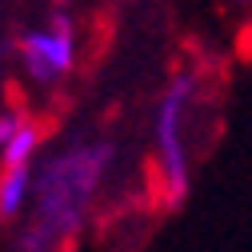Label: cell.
Segmentation results:
<instances>
[{
    "mask_svg": "<svg viewBox=\"0 0 252 252\" xmlns=\"http://www.w3.org/2000/svg\"><path fill=\"white\" fill-rule=\"evenodd\" d=\"M116 140L104 132H68L48 144L32 172V200L12 224V252H72L116 176Z\"/></svg>",
    "mask_w": 252,
    "mask_h": 252,
    "instance_id": "obj_1",
    "label": "cell"
},
{
    "mask_svg": "<svg viewBox=\"0 0 252 252\" xmlns=\"http://www.w3.org/2000/svg\"><path fill=\"white\" fill-rule=\"evenodd\" d=\"M204 112V76L180 68L152 104L148 124V188L160 208H180L196 176V124Z\"/></svg>",
    "mask_w": 252,
    "mask_h": 252,
    "instance_id": "obj_2",
    "label": "cell"
},
{
    "mask_svg": "<svg viewBox=\"0 0 252 252\" xmlns=\"http://www.w3.org/2000/svg\"><path fill=\"white\" fill-rule=\"evenodd\" d=\"M80 56H84V32H80L76 16L64 8L28 24L12 40L16 72L36 92H56L64 80H72V72L80 68Z\"/></svg>",
    "mask_w": 252,
    "mask_h": 252,
    "instance_id": "obj_3",
    "label": "cell"
},
{
    "mask_svg": "<svg viewBox=\"0 0 252 252\" xmlns=\"http://www.w3.org/2000/svg\"><path fill=\"white\" fill-rule=\"evenodd\" d=\"M48 148V128L28 108H0V164H36Z\"/></svg>",
    "mask_w": 252,
    "mask_h": 252,
    "instance_id": "obj_4",
    "label": "cell"
},
{
    "mask_svg": "<svg viewBox=\"0 0 252 252\" xmlns=\"http://www.w3.org/2000/svg\"><path fill=\"white\" fill-rule=\"evenodd\" d=\"M36 164H0V228H12L32 200Z\"/></svg>",
    "mask_w": 252,
    "mask_h": 252,
    "instance_id": "obj_5",
    "label": "cell"
}]
</instances>
